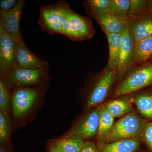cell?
<instances>
[{
	"instance_id": "cell-1",
	"label": "cell",
	"mask_w": 152,
	"mask_h": 152,
	"mask_svg": "<svg viewBox=\"0 0 152 152\" xmlns=\"http://www.w3.org/2000/svg\"><path fill=\"white\" fill-rule=\"evenodd\" d=\"M148 122L135 111L129 113L114 124L106 143L127 139L143 141L144 132Z\"/></svg>"
},
{
	"instance_id": "cell-2",
	"label": "cell",
	"mask_w": 152,
	"mask_h": 152,
	"mask_svg": "<svg viewBox=\"0 0 152 152\" xmlns=\"http://www.w3.org/2000/svg\"><path fill=\"white\" fill-rule=\"evenodd\" d=\"M152 86V63L148 61L130 69L115 89L118 97L133 94Z\"/></svg>"
},
{
	"instance_id": "cell-3",
	"label": "cell",
	"mask_w": 152,
	"mask_h": 152,
	"mask_svg": "<svg viewBox=\"0 0 152 152\" xmlns=\"http://www.w3.org/2000/svg\"><path fill=\"white\" fill-rule=\"evenodd\" d=\"M72 11L65 1L41 6L39 23L42 31L50 35L61 34L64 23Z\"/></svg>"
},
{
	"instance_id": "cell-4",
	"label": "cell",
	"mask_w": 152,
	"mask_h": 152,
	"mask_svg": "<svg viewBox=\"0 0 152 152\" xmlns=\"http://www.w3.org/2000/svg\"><path fill=\"white\" fill-rule=\"evenodd\" d=\"M95 33L91 19L72 11L64 23L61 34L74 42H79L89 39Z\"/></svg>"
},
{
	"instance_id": "cell-5",
	"label": "cell",
	"mask_w": 152,
	"mask_h": 152,
	"mask_svg": "<svg viewBox=\"0 0 152 152\" xmlns=\"http://www.w3.org/2000/svg\"><path fill=\"white\" fill-rule=\"evenodd\" d=\"M117 79V72L106 66L98 77L94 88L86 103L88 108L96 107L102 103Z\"/></svg>"
},
{
	"instance_id": "cell-6",
	"label": "cell",
	"mask_w": 152,
	"mask_h": 152,
	"mask_svg": "<svg viewBox=\"0 0 152 152\" xmlns=\"http://www.w3.org/2000/svg\"><path fill=\"white\" fill-rule=\"evenodd\" d=\"M101 107L91 110L84 115L66 134L83 140H88L97 135Z\"/></svg>"
},
{
	"instance_id": "cell-7",
	"label": "cell",
	"mask_w": 152,
	"mask_h": 152,
	"mask_svg": "<svg viewBox=\"0 0 152 152\" xmlns=\"http://www.w3.org/2000/svg\"><path fill=\"white\" fill-rule=\"evenodd\" d=\"M25 3L24 0H19L10 10L0 11V29L8 33L16 44L22 39L19 24Z\"/></svg>"
},
{
	"instance_id": "cell-8",
	"label": "cell",
	"mask_w": 152,
	"mask_h": 152,
	"mask_svg": "<svg viewBox=\"0 0 152 152\" xmlns=\"http://www.w3.org/2000/svg\"><path fill=\"white\" fill-rule=\"evenodd\" d=\"M16 45L8 33L0 29V71L1 77L4 79L15 68Z\"/></svg>"
},
{
	"instance_id": "cell-9",
	"label": "cell",
	"mask_w": 152,
	"mask_h": 152,
	"mask_svg": "<svg viewBox=\"0 0 152 152\" xmlns=\"http://www.w3.org/2000/svg\"><path fill=\"white\" fill-rule=\"evenodd\" d=\"M48 68V63L34 55L23 39L17 44L14 69H41L46 71Z\"/></svg>"
},
{
	"instance_id": "cell-10",
	"label": "cell",
	"mask_w": 152,
	"mask_h": 152,
	"mask_svg": "<svg viewBox=\"0 0 152 152\" xmlns=\"http://www.w3.org/2000/svg\"><path fill=\"white\" fill-rule=\"evenodd\" d=\"M122 43L119 63L117 71V79H123L131 69L135 43L130 34L128 25L122 34Z\"/></svg>"
},
{
	"instance_id": "cell-11",
	"label": "cell",
	"mask_w": 152,
	"mask_h": 152,
	"mask_svg": "<svg viewBox=\"0 0 152 152\" xmlns=\"http://www.w3.org/2000/svg\"><path fill=\"white\" fill-rule=\"evenodd\" d=\"M38 91L32 88L17 90L12 96V109L15 118H18L30 110L37 97Z\"/></svg>"
},
{
	"instance_id": "cell-12",
	"label": "cell",
	"mask_w": 152,
	"mask_h": 152,
	"mask_svg": "<svg viewBox=\"0 0 152 152\" xmlns=\"http://www.w3.org/2000/svg\"><path fill=\"white\" fill-rule=\"evenodd\" d=\"M130 34L135 43L152 35V14L145 13L127 21Z\"/></svg>"
},
{
	"instance_id": "cell-13",
	"label": "cell",
	"mask_w": 152,
	"mask_h": 152,
	"mask_svg": "<svg viewBox=\"0 0 152 152\" xmlns=\"http://www.w3.org/2000/svg\"><path fill=\"white\" fill-rule=\"evenodd\" d=\"M45 72L41 69H14L9 73L7 79L17 86L36 84Z\"/></svg>"
},
{
	"instance_id": "cell-14",
	"label": "cell",
	"mask_w": 152,
	"mask_h": 152,
	"mask_svg": "<svg viewBox=\"0 0 152 152\" xmlns=\"http://www.w3.org/2000/svg\"><path fill=\"white\" fill-rule=\"evenodd\" d=\"M140 115L147 120L152 121V88L150 87L131 94Z\"/></svg>"
},
{
	"instance_id": "cell-15",
	"label": "cell",
	"mask_w": 152,
	"mask_h": 152,
	"mask_svg": "<svg viewBox=\"0 0 152 152\" xmlns=\"http://www.w3.org/2000/svg\"><path fill=\"white\" fill-rule=\"evenodd\" d=\"M95 20L106 35L115 33L122 34L127 26V22L113 13L97 17Z\"/></svg>"
},
{
	"instance_id": "cell-16",
	"label": "cell",
	"mask_w": 152,
	"mask_h": 152,
	"mask_svg": "<svg viewBox=\"0 0 152 152\" xmlns=\"http://www.w3.org/2000/svg\"><path fill=\"white\" fill-rule=\"evenodd\" d=\"M132 103L131 94L110 101L102 106L114 118H120L134 111L132 105Z\"/></svg>"
},
{
	"instance_id": "cell-17",
	"label": "cell",
	"mask_w": 152,
	"mask_h": 152,
	"mask_svg": "<svg viewBox=\"0 0 152 152\" xmlns=\"http://www.w3.org/2000/svg\"><path fill=\"white\" fill-rule=\"evenodd\" d=\"M108 42L109 56L106 66L116 72L118 67L121 48L122 43V34L107 35Z\"/></svg>"
},
{
	"instance_id": "cell-18",
	"label": "cell",
	"mask_w": 152,
	"mask_h": 152,
	"mask_svg": "<svg viewBox=\"0 0 152 152\" xmlns=\"http://www.w3.org/2000/svg\"><path fill=\"white\" fill-rule=\"evenodd\" d=\"M152 56V35L135 43L131 69L149 61Z\"/></svg>"
},
{
	"instance_id": "cell-19",
	"label": "cell",
	"mask_w": 152,
	"mask_h": 152,
	"mask_svg": "<svg viewBox=\"0 0 152 152\" xmlns=\"http://www.w3.org/2000/svg\"><path fill=\"white\" fill-rule=\"evenodd\" d=\"M114 118L101 107L99 122L98 129L97 147L99 151L106 144V140L112 127L113 126Z\"/></svg>"
},
{
	"instance_id": "cell-20",
	"label": "cell",
	"mask_w": 152,
	"mask_h": 152,
	"mask_svg": "<svg viewBox=\"0 0 152 152\" xmlns=\"http://www.w3.org/2000/svg\"><path fill=\"white\" fill-rule=\"evenodd\" d=\"M140 149V142L127 139L105 144L99 151L100 152H135Z\"/></svg>"
},
{
	"instance_id": "cell-21",
	"label": "cell",
	"mask_w": 152,
	"mask_h": 152,
	"mask_svg": "<svg viewBox=\"0 0 152 152\" xmlns=\"http://www.w3.org/2000/svg\"><path fill=\"white\" fill-rule=\"evenodd\" d=\"M83 3L86 13L94 19L112 13L111 0H87Z\"/></svg>"
},
{
	"instance_id": "cell-22",
	"label": "cell",
	"mask_w": 152,
	"mask_h": 152,
	"mask_svg": "<svg viewBox=\"0 0 152 152\" xmlns=\"http://www.w3.org/2000/svg\"><path fill=\"white\" fill-rule=\"evenodd\" d=\"M53 142L66 152H81L85 143L83 139L74 136L65 137Z\"/></svg>"
},
{
	"instance_id": "cell-23",
	"label": "cell",
	"mask_w": 152,
	"mask_h": 152,
	"mask_svg": "<svg viewBox=\"0 0 152 152\" xmlns=\"http://www.w3.org/2000/svg\"><path fill=\"white\" fill-rule=\"evenodd\" d=\"M112 13L127 22L130 0H111Z\"/></svg>"
},
{
	"instance_id": "cell-24",
	"label": "cell",
	"mask_w": 152,
	"mask_h": 152,
	"mask_svg": "<svg viewBox=\"0 0 152 152\" xmlns=\"http://www.w3.org/2000/svg\"><path fill=\"white\" fill-rule=\"evenodd\" d=\"M10 125L9 115L0 112V140L3 145L9 142Z\"/></svg>"
},
{
	"instance_id": "cell-25",
	"label": "cell",
	"mask_w": 152,
	"mask_h": 152,
	"mask_svg": "<svg viewBox=\"0 0 152 152\" xmlns=\"http://www.w3.org/2000/svg\"><path fill=\"white\" fill-rule=\"evenodd\" d=\"M147 2V0H130L128 20L140 16L145 13Z\"/></svg>"
},
{
	"instance_id": "cell-26",
	"label": "cell",
	"mask_w": 152,
	"mask_h": 152,
	"mask_svg": "<svg viewBox=\"0 0 152 152\" xmlns=\"http://www.w3.org/2000/svg\"><path fill=\"white\" fill-rule=\"evenodd\" d=\"M10 93L4 82L0 80V112L9 115L10 110Z\"/></svg>"
},
{
	"instance_id": "cell-27",
	"label": "cell",
	"mask_w": 152,
	"mask_h": 152,
	"mask_svg": "<svg viewBox=\"0 0 152 152\" xmlns=\"http://www.w3.org/2000/svg\"><path fill=\"white\" fill-rule=\"evenodd\" d=\"M143 141L145 144L147 149L149 152H152V121L147 124L143 136Z\"/></svg>"
},
{
	"instance_id": "cell-28",
	"label": "cell",
	"mask_w": 152,
	"mask_h": 152,
	"mask_svg": "<svg viewBox=\"0 0 152 152\" xmlns=\"http://www.w3.org/2000/svg\"><path fill=\"white\" fill-rule=\"evenodd\" d=\"M18 1L16 0H1L0 1L1 10H10L15 7Z\"/></svg>"
},
{
	"instance_id": "cell-29",
	"label": "cell",
	"mask_w": 152,
	"mask_h": 152,
	"mask_svg": "<svg viewBox=\"0 0 152 152\" xmlns=\"http://www.w3.org/2000/svg\"><path fill=\"white\" fill-rule=\"evenodd\" d=\"M81 152H100L97 147L92 142H85Z\"/></svg>"
},
{
	"instance_id": "cell-30",
	"label": "cell",
	"mask_w": 152,
	"mask_h": 152,
	"mask_svg": "<svg viewBox=\"0 0 152 152\" xmlns=\"http://www.w3.org/2000/svg\"><path fill=\"white\" fill-rule=\"evenodd\" d=\"M48 150L49 152H66L53 142L49 146Z\"/></svg>"
},
{
	"instance_id": "cell-31",
	"label": "cell",
	"mask_w": 152,
	"mask_h": 152,
	"mask_svg": "<svg viewBox=\"0 0 152 152\" xmlns=\"http://www.w3.org/2000/svg\"><path fill=\"white\" fill-rule=\"evenodd\" d=\"M145 13L152 14V0H147Z\"/></svg>"
},
{
	"instance_id": "cell-32",
	"label": "cell",
	"mask_w": 152,
	"mask_h": 152,
	"mask_svg": "<svg viewBox=\"0 0 152 152\" xmlns=\"http://www.w3.org/2000/svg\"><path fill=\"white\" fill-rule=\"evenodd\" d=\"M0 152H9L6 149L3 148V147L1 146V148H0Z\"/></svg>"
},
{
	"instance_id": "cell-33",
	"label": "cell",
	"mask_w": 152,
	"mask_h": 152,
	"mask_svg": "<svg viewBox=\"0 0 152 152\" xmlns=\"http://www.w3.org/2000/svg\"><path fill=\"white\" fill-rule=\"evenodd\" d=\"M149 61L152 63V56L151 57V58L150 59Z\"/></svg>"
}]
</instances>
